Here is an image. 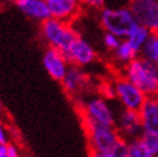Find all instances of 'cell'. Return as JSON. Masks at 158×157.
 Masks as SVG:
<instances>
[{"label":"cell","instance_id":"obj_1","mask_svg":"<svg viewBox=\"0 0 158 157\" xmlns=\"http://www.w3.org/2000/svg\"><path fill=\"white\" fill-rule=\"evenodd\" d=\"M98 19L102 28L120 39H126L139 23L129 5H104L99 9Z\"/></svg>","mask_w":158,"mask_h":157},{"label":"cell","instance_id":"obj_2","mask_svg":"<svg viewBox=\"0 0 158 157\" xmlns=\"http://www.w3.org/2000/svg\"><path fill=\"white\" fill-rule=\"evenodd\" d=\"M123 77L135 84L147 97L158 95V66L144 57H136L125 66Z\"/></svg>","mask_w":158,"mask_h":157},{"label":"cell","instance_id":"obj_3","mask_svg":"<svg viewBox=\"0 0 158 157\" xmlns=\"http://www.w3.org/2000/svg\"><path fill=\"white\" fill-rule=\"evenodd\" d=\"M77 111L82 124H97L106 126H116V115L108 102L102 97L81 98L77 102Z\"/></svg>","mask_w":158,"mask_h":157},{"label":"cell","instance_id":"obj_4","mask_svg":"<svg viewBox=\"0 0 158 157\" xmlns=\"http://www.w3.org/2000/svg\"><path fill=\"white\" fill-rule=\"evenodd\" d=\"M40 34L48 46L55 48L63 53L68 50L71 44L78 36L75 28L69 25V22H64L53 17L40 23Z\"/></svg>","mask_w":158,"mask_h":157},{"label":"cell","instance_id":"obj_5","mask_svg":"<svg viewBox=\"0 0 158 157\" xmlns=\"http://www.w3.org/2000/svg\"><path fill=\"white\" fill-rule=\"evenodd\" d=\"M89 151L95 152H110L122 140L116 126H106L97 124H82Z\"/></svg>","mask_w":158,"mask_h":157},{"label":"cell","instance_id":"obj_6","mask_svg":"<svg viewBox=\"0 0 158 157\" xmlns=\"http://www.w3.org/2000/svg\"><path fill=\"white\" fill-rule=\"evenodd\" d=\"M113 94L121 103L122 108L139 111L147 99L144 91L126 77H120L112 84Z\"/></svg>","mask_w":158,"mask_h":157},{"label":"cell","instance_id":"obj_7","mask_svg":"<svg viewBox=\"0 0 158 157\" xmlns=\"http://www.w3.org/2000/svg\"><path fill=\"white\" fill-rule=\"evenodd\" d=\"M129 8L139 25L152 32L158 31V0H130Z\"/></svg>","mask_w":158,"mask_h":157},{"label":"cell","instance_id":"obj_8","mask_svg":"<svg viewBox=\"0 0 158 157\" xmlns=\"http://www.w3.org/2000/svg\"><path fill=\"white\" fill-rule=\"evenodd\" d=\"M116 129L126 142L140 138L143 134V129H141L139 111L122 108L118 115H116Z\"/></svg>","mask_w":158,"mask_h":157},{"label":"cell","instance_id":"obj_9","mask_svg":"<svg viewBox=\"0 0 158 157\" xmlns=\"http://www.w3.org/2000/svg\"><path fill=\"white\" fill-rule=\"evenodd\" d=\"M64 54L71 65H75L78 67L90 66L97 59L95 49L93 48V45L86 39L81 36L76 37V40L71 44V46Z\"/></svg>","mask_w":158,"mask_h":157},{"label":"cell","instance_id":"obj_10","mask_svg":"<svg viewBox=\"0 0 158 157\" xmlns=\"http://www.w3.org/2000/svg\"><path fill=\"white\" fill-rule=\"evenodd\" d=\"M43 66L53 80L60 83L69 68V62L63 52L48 46L43 54Z\"/></svg>","mask_w":158,"mask_h":157},{"label":"cell","instance_id":"obj_11","mask_svg":"<svg viewBox=\"0 0 158 157\" xmlns=\"http://www.w3.org/2000/svg\"><path fill=\"white\" fill-rule=\"evenodd\" d=\"M60 84L68 95H78L89 85V76L82 70V67L69 65L68 71Z\"/></svg>","mask_w":158,"mask_h":157},{"label":"cell","instance_id":"obj_12","mask_svg":"<svg viewBox=\"0 0 158 157\" xmlns=\"http://www.w3.org/2000/svg\"><path fill=\"white\" fill-rule=\"evenodd\" d=\"M53 18L64 22L73 21L81 11L80 0H45Z\"/></svg>","mask_w":158,"mask_h":157},{"label":"cell","instance_id":"obj_13","mask_svg":"<svg viewBox=\"0 0 158 157\" xmlns=\"http://www.w3.org/2000/svg\"><path fill=\"white\" fill-rule=\"evenodd\" d=\"M141 129L147 134L158 135V97H147L139 109Z\"/></svg>","mask_w":158,"mask_h":157},{"label":"cell","instance_id":"obj_14","mask_svg":"<svg viewBox=\"0 0 158 157\" xmlns=\"http://www.w3.org/2000/svg\"><path fill=\"white\" fill-rule=\"evenodd\" d=\"M15 4L26 17L32 21L41 23L52 17L45 0H18Z\"/></svg>","mask_w":158,"mask_h":157},{"label":"cell","instance_id":"obj_15","mask_svg":"<svg viewBox=\"0 0 158 157\" xmlns=\"http://www.w3.org/2000/svg\"><path fill=\"white\" fill-rule=\"evenodd\" d=\"M151 34H152L151 30H148L143 25H138L135 28L131 31L130 35L126 37L125 40L132 46L134 50L140 54L141 49L144 48V45L148 41V39H149V36H151Z\"/></svg>","mask_w":158,"mask_h":157},{"label":"cell","instance_id":"obj_16","mask_svg":"<svg viewBox=\"0 0 158 157\" xmlns=\"http://www.w3.org/2000/svg\"><path fill=\"white\" fill-rule=\"evenodd\" d=\"M113 54H114V59L117 62H120V63L126 66L127 63H130L132 59H135L139 53H136L134 50L132 46L123 39V40L120 43V45L113 50Z\"/></svg>","mask_w":158,"mask_h":157},{"label":"cell","instance_id":"obj_17","mask_svg":"<svg viewBox=\"0 0 158 157\" xmlns=\"http://www.w3.org/2000/svg\"><path fill=\"white\" fill-rule=\"evenodd\" d=\"M140 54H141V57L157 63V61H158V31L151 34L148 41L144 45V48L141 49Z\"/></svg>","mask_w":158,"mask_h":157},{"label":"cell","instance_id":"obj_18","mask_svg":"<svg viewBox=\"0 0 158 157\" xmlns=\"http://www.w3.org/2000/svg\"><path fill=\"white\" fill-rule=\"evenodd\" d=\"M89 157H127V142L122 139L118 146L110 152H95L89 151Z\"/></svg>","mask_w":158,"mask_h":157},{"label":"cell","instance_id":"obj_19","mask_svg":"<svg viewBox=\"0 0 158 157\" xmlns=\"http://www.w3.org/2000/svg\"><path fill=\"white\" fill-rule=\"evenodd\" d=\"M127 157H153L140 142V139H132L127 142Z\"/></svg>","mask_w":158,"mask_h":157},{"label":"cell","instance_id":"obj_20","mask_svg":"<svg viewBox=\"0 0 158 157\" xmlns=\"http://www.w3.org/2000/svg\"><path fill=\"white\" fill-rule=\"evenodd\" d=\"M139 139L149 153L153 157H158V135L157 134H147V133H143Z\"/></svg>","mask_w":158,"mask_h":157},{"label":"cell","instance_id":"obj_21","mask_svg":"<svg viewBox=\"0 0 158 157\" xmlns=\"http://www.w3.org/2000/svg\"><path fill=\"white\" fill-rule=\"evenodd\" d=\"M122 41V39H120L118 36L113 35V34H110V32H106L103 35V44L107 49L109 50H114L118 45H120V43Z\"/></svg>","mask_w":158,"mask_h":157},{"label":"cell","instance_id":"obj_22","mask_svg":"<svg viewBox=\"0 0 158 157\" xmlns=\"http://www.w3.org/2000/svg\"><path fill=\"white\" fill-rule=\"evenodd\" d=\"M81 4L88 6V8H93V9H100L103 8L107 3V0H80Z\"/></svg>","mask_w":158,"mask_h":157},{"label":"cell","instance_id":"obj_23","mask_svg":"<svg viewBox=\"0 0 158 157\" xmlns=\"http://www.w3.org/2000/svg\"><path fill=\"white\" fill-rule=\"evenodd\" d=\"M6 148H8V156L9 157H19V151H18L17 146L6 144Z\"/></svg>","mask_w":158,"mask_h":157},{"label":"cell","instance_id":"obj_24","mask_svg":"<svg viewBox=\"0 0 158 157\" xmlns=\"http://www.w3.org/2000/svg\"><path fill=\"white\" fill-rule=\"evenodd\" d=\"M5 143H6V133L2 122H0V144H5Z\"/></svg>","mask_w":158,"mask_h":157},{"label":"cell","instance_id":"obj_25","mask_svg":"<svg viewBox=\"0 0 158 157\" xmlns=\"http://www.w3.org/2000/svg\"><path fill=\"white\" fill-rule=\"evenodd\" d=\"M0 157H9V156H8L6 143L5 144H0Z\"/></svg>","mask_w":158,"mask_h":157},{"label":"cell","instance_id":"obj_26","mask_svg":"<svg viewBox=\"0 0 158 157\" xmlns=\"http://www.w3.org/2000/svg\"><path fill=\"white\" fill-rule=\"evenodd\" d=\"M3 2H6V3H17L18 0H3Z\"/></svg>","mask_w":158,"mask_h":157},{"label":"cell","instance_id":"obj_27","mask_svg":"<svg viewBox=\"0 0 158 157\" xmlns=\"http://www.w3.org/2000/svg\"><path fill=\"white\" fill-rule=\"evenodd\" d=\"M157 66H158V61H157Z\"/></svg>","mask_w":158,"mask_h":157}]
</instances>
